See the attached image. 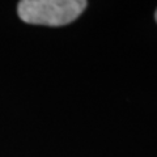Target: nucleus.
Returning <instances> with one entry per match:
<instances>
[{
  "label": "nucleus",
  "instance_id": "2",
  "mask_svg": "<svg viewBox=\"0 0 157 157\" xmlns=\"http://www.w3.org/2000/svg\"><path fill=\"white\" fill-rule=\"evenodd\" d=\"M155 17H156V21H157V11H156V14H155Z\"/></svg>",
  "mask_w": 157,
  "mask_h": 157
},
{
  "label": "nucleus",
  "instance_id": "1",
  "mask_svg": "<svg viewBox=\"0 0 157 157\" xmlns=\"http://www.w3.org/2000/svg\"><path fill=\"white\" fill-rule=\"evenodd\" d=\"M86 6L84 0H24L18 3L17 13L28 24L62 26L75 21Z\"/></svg>",
  "mask_w": 157,
  "mask_h": 157
}]
</instances>
